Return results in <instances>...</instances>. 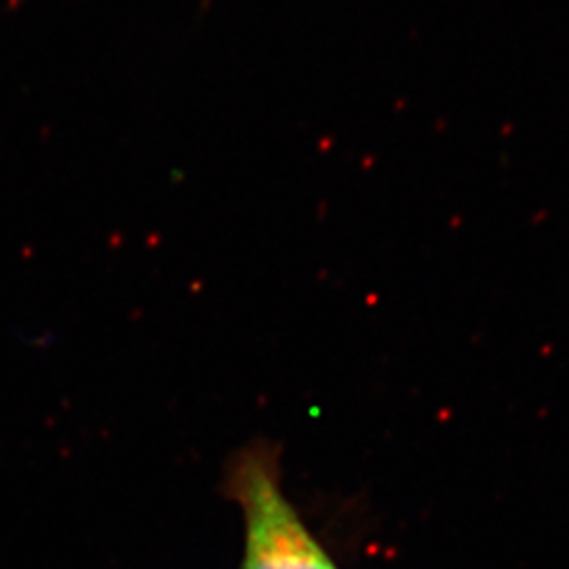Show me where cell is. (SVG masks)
<instances>
[{
  "label": "cell",
  "mask_w": 569,
  "mask_h": 569,
  "mask_svg": "<svg viewBox=\"0 0 569 569\" xmlns=\"http://www.w3.org/2000/svg\"><path fill=\"white\" fill-rule=\"evenodd\" d=\"M228 493L243 510L244 569H338L287 502L272 449H243L228 468Z\"/></svg>",
  "instance_id": "obj_1"
}]
</instances>
